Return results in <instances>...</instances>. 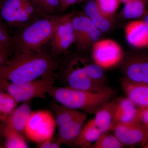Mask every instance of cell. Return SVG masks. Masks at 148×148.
Masks as SVG:
<instances>
[{
  "label": "cell",
  "instance_id": "cell-1",
  "mask_svg": "<svg viewBox=\"0 0 148 148\" xmlns=\"http://www.w3.org/2000/svg\"><path fill=\"white\" fill-rule=\"evenodd\" d=\"M59 69L56 58L49 51L14 53L0 71V80L20 84L55 74Z\"/></svg>",
  "mask_w": 148,
  "mask_h": 148
},
{
  "label": "cell",
  "instance_id": "cell-2",
  "mask_svg": "<svg viewBox=\"0 0 148 148\" xmlns=\"http://www.w3.org/2000/svg\"><path fill=\"white\" fill-rule=\"evenodd\" d=\"M61 15L43 16L21 29L12 38V54L39 53L49 41L57 28Z\"/></svg>",
  "mask_w": 148,
  "mask_h": 148
},
{
  "label": "cell",
  "instance_id": "cell-3",
  "mask_svg": "<svg viewBox=\"0 0 148 148\" xmlns=\"http://www.w3.org/2000/svg\"><path fill=\"white\" fill-rule=\"evenodd\" d=\"M48 94L61 105L92 114L95 113L104 103L110 101L114 92L108 87L101 91L93 92L53 86Z\"/></svg>",
  "mask_w": 148,
  "mask_h": 148
},
{
  "label": "cell",
  "instance_id": "cell-4",
  "mask_svg": "<svg viewBox=\"0 0 148 148\" xmlns=\"http://www.w3.org/2000/svg\"><path fill=\"white\" fill-rule=\"evenodd\" d=\"M42 16L30 0H3L0 5V21L8 29H21Z\"/></svg>",
  "mask_w": 148,
  "mask_h": 148
},
{
  "label": "cell",
  "instance_id": "cell-5",
  "mask_svg": "<svg viewBox=\"0 0 148 148\" xmlns=\"http://www.w3.org/2000/svg\"><path fill=\"white\" fill-rule=\"evenodd\" d=\"M55 79V74H53L23 83H13L0 80V89L7 92L18 103L34 98L45 99L54 85Z\"/></svg>",
  "mask_w": 148,
  "mask_h": 148
},
{
  "label": "cell",
  "instance_id": "cell-6",
  "mask_svg": "<svg viewBox=\"0 0 148 148\" xmlns=\"http://www.w3.org/2000/svg\"><path fill=\"white\" fill-rule=\"evenodd\" d=\"M56 126L55 118L49 111H32L24 135L32 142L39 144L53 138Z\"/></svg>",
  "mask_w": 148,
  "mask_h": 148
},
{
  "label": "cell",
  "instance_id": "cell-7",
  "mask_svg": "<svg viewBox=\"0 0 148 148\" xmlns=\"http://www.w3.org/2000/svg\"><path fill=\"white\" fill-rule=\"evenodd\" d=\"M74 36V44L79 51H84L92 47L98 41L102 33L94 27L83 12H74L72 17Z\"/></svg>",
  "mask_w": 148,
  "mask_h": 148
},
{
  "label": "cell",
  "instance_id": "cell-8",
  "mask_svg": "<svg viewBox=\"0 0 148 148\" xmlns=\"http://www.w3.org/2000/svg\"><path fill=\"white\" fill-rule=\"evenodd\" d=\"M92 47L93 61L103 69L115 67L124 60L122 48L113 40H98Z\"/></svg>",
  "mask_w": 148,
  "mask_h": 148
},
{
  "label": "cell",
  "instance_id": "cell-9",
  "mask_svg": "<svg viewBox=\"0 0 148 148\" xmlns=\"http://www.w3.org/2000/svg\"><path fill=\"white\" fill-rule=\"evenodd\" d=\"M64 71L68 87L78 89L97 92L108 87L92 81L85 71L82 57L76 56L68 62Z\"/></svg>",
  "mask_w": 148,
  "mask_h": 148
},
{
  "label": "cell",
  "instance_id": "cell-10",
  "mask_svg": "<svg viewBox=\"0 0 148 148\" xmlns=\"http://www.w3.org/2000/svg\"><path fill=\"white\" fill-rule=\"evenodd\" d=\"M74 12L61 15L57 28L49 42L51 54L56 58L66 54L74 44L72 17Z\"/></svg>",
  "mask_w": 148,
  "mask_h": 148
},
{
  "label": "cell",
  "instance_id": "cell-11",
  "mask_svg": "<svg viewBox=\"0 0 148 148\" xmlns=\"http://www.w3.org/2000/svg\"><path fill=\"white\" fill-rule=\"evenodd\" d=\"M122 71L123 77L130 82L148 84V55L143 52H133L125 60Z\"/></svg>",
  "mask_w": 148,
  "mask_h": 148
},
{
  "label": "cell",
  "instance_id": "cell-12",
  "mask_svg": "<svg viewBox=\"0 0 148 148\" xmlns=\"http://www.w3.org/2000/svg\"><path fill=\"white\" fill-rule=\"evenodd\" d=\"M111 131L124 146L141 145L143 147L148 142L147 132L138 122L117 123Z\"/></svg>",
  "mask_w": 148,
  "mask_h": 148
},
{
  "label": "cell",
  "instance_id": "cell-13",
  "mask_svg": "<svg viewBox=\"0 0 148 148\" xmlns=\"http://www.w3.org/2000/svg\"><path fill=\"white\" fill-rule=\"evenodd\" d=\"M124 32L126 41L132 47L139 49L148 47V27L142 19L130 21Z\"/></svg>",
  "mask_w": 148,
  "mask_h": 148
},
{
  "label": "cell",
  "instance_id": "cell-14",
  "mask_svg": "<svg viewBox=\"0 0 148 148\" xmlns=\"http://www.w3.org/2000/svg\"><path fill=\"white\" fill-rule=\"evenodd\" d=\"M120 82L126 97L137 108H148V84L134 83L123 77L121 78Z\"/></svg>",
  "mask_w": 148,
  "mask_h": 148
},
{
  "label": "cell",
  "instance_id": "cell-15",
  "mask_svg": "<svg viewBox=\"0 0 148 148\" xmlns=\"http://www.w3.org/2000/svg\"><path fill=\"white\" fill-rule=\"evenodd\" d=\"M86 118V114L82 112L78 116L70 122L58 127L57 138L63 145L68 146L73 145Z\"/></svg>",
  "mask_w": 148,
  "mask_h": 148
},
{
  "label": "cell",
  "instance_id": "cell-16",
  "mask_svg": "<svg viewBox=\"0 0 148 148\" xmlns=\"http://www.w3.org/2000/svg\"><path fill=\"white\" fill-rule=\"evenodd\" d=\"M138 113L139 108L127 97L118 99L111 130L117 123H129L138 122Z\"/></svg>",
  "mask_w": 148,
  "mask_h": 148
},
{
  "label": "cell",
  "instance_id": "cell-17",
  "mask_svg": "<svg viewBox=\"0 0 148 148\" xmlns=\"http://www.w3.org/2000/svg\"><path fill=\"white\" fill-rule=\"evenodd\" d=\"M32 112L29 104L24 103L14 109L1 123L24 136L26 124Z\"/></svg>",
  "mask_w": 148,
  "mask_h": 148
},
{
  "label": "cell",
  "instance_id": "cell-18",
  "mask_svg": "<svg viewBox=\"0 0 148 148\" xmlns=\"http://www.w3.org/2000/svg\"><path fill=\"white\" fill-rule=\"evenodd\" d=\"M117 105V100L108 101L101 106L94 113L95 117L93 119L95 124L103 132L112 130Z\"/></svg>",
  "mask_w": 148,
  "mask_h": 148
},
{
  "label": "cell",
  "instance_id": "cell-19",
  "mask_svg": "<svg viewBox=\"0 0 148 148\" xmlns=\"http://www.w3.org/2000/svg\"><path fill=\"white\" fill-rule=\"evenodd\" d=\"M83 13L90 19L92 25L101 33L111 29L112 19L108 18L99 10L95 0H89L84 6Z\"/></svg>",
  "mask_w": 148,
  "mask_h": 148
},
{
  "label": "cell",
  "instance_id": "cell-20",
  "mask_svg": "<svg viewBox=\"0 0 148 148\" xmlns=\"http://www.w3.org/2000/svg\"><path fill=\"white\" fill-rule=\"evenodd\" d=\"M103 132L96 126L92 119L83 126L72 146L82 148H90Z\"/></svg>",
  "mask_w": 148,
  "mask_h": 148
},
{
  "label": "cell",
  "instance_id": "cell-21",
  "mask_svg": "<svg viewBox=\"0 0 148 148\" xmlns=\"http://www.w3.org/2000/svg\"><path fill=\"white\" fill-rule=\"evenodd\" d=\"M0 131L5 138L4 148H29L23 135L11 129L2 123L0 125Z\"/></svg>",
  "mask_w": 148,
  "mask_h": 148
},
{
  "label": "cell",
  "instance_id": "cell-22",
  "mask_svg": "<svg viewBox=\"0 0 148 148\" xmlns=\"http://www.w3.org/2000/svg\"><path fill=\"white\" fill-rule=\"evenodd\" d=\"M51 108L55 114L54 118L58 127L70 122L82 113L58 103H52Z\"/></svg>",
  "mask_w": 148,
  "mask_h": 148
},
{
  "label": "cell",
  "instance_id": "cell-23",
  "mask_svg": "<svg viewBox=\"0 0 148 148\" xmlns=\"http://www.w3.org/2000/svg\"><path fill=\"white\" fill-rule=\"evenodd\" d=\"M147 4L143 0H128L124 3L122 15L126 19H141L147 9Z\"/></svg>",
  "mask_w": 148,
  "mask_h": 148
},
{
  "label": "cell",
  "instance_id": "cell-24",
  "mask_svg": "<svg viewBox=\"0 0 148 148\" xmlns=\"http://www.w3.org/2000/svg\"><path fill=\"white\" fill-rule=\"evenodd\" d=\"M82 62L85 71L92 81L102 85H105L106 77L104 69L95 62H91L82 58Z\"/></svg>",
  "mask_w": 148,
  "mask_h": 148
},
{
  "label": "cell",
  "instance_id": "cell-25",
  "mask_svg": "<svg viewBox=\"0 0 148 148\" xmlns=\"http://www.w3.org/2000/svg\"><path fill=\"white\" fill-rule=\"evenodd\" d=\"M42 16H52L61 12L60 0H30Z\"/></svg>",
  "mask_w": 148,
  "mask_h": 148
},
{
  "label": "cell",
  "instance_id": "cell-26",
  "mask_svg": "<svg viewBox=\"0 0 148 148\" xmlns=\"http://www.w3.org/2000/svg\"><path fill=\"white\" fill-rule=\"evenodd\" d=\"M18 104L11 95L0 89V119L2 122L16 108Z\"/></svg>",
  "mask_w": 148,
  "mask_h": 148
},
{
  "label": "cell",
  "instance_id": "cell-27",
  "mask_svg": "<svg viewBox=\"0 0 148 148\" xmlns=\"http://www.w3.org/2000/svg\"><path fill=\"white\" fill-rule=\"evenodd\" d=\"M103 132L90 148H121L124 145L114 134Z\"/></svg>",
  "mask_w": 148,
  "mask_h": 148
},
{
  "label": "cell",
  "instance_id": "cell-28",
  "mask_svg": "<svg viewBox=\"0 0 148 148\" xmlns=\"http://www.w3.org/2000/svg\"><path fill=\"white\" fill-rule=\"evenodd\" d=\"M99 10L106 16L112 19L119 7V0H95Z\"/></svg>",
  "mask_w": 148,
  "mask_h": 148
},
{
  "label": "cell",
  "instance_id": "cell-29",
  "mask_svg": "<svg viewBox=\"0 0 148 148\" xmlns=\"http://www.w3.org/2000/svg\"><path fill=\"white\" fill-rule=\"evenodd\" d=\"M12 38V36L10 33L8 28L0 21V49H11Z\"/></svg>",
  "mask_w": 148,
  "mask_h": 148
},
{
  "label": "cell",
  "instance_id": "cell-30",
  "mask_svg": "<svg viewBox=\"0 0 148 148\" xmlns=\"http://www.w3.org/2000/svg\"><path fill=\"white\" fill-rule=\"evenodd\" d=\"M138 121L145 130L148 138V108H139Z\"/></svg>",
  "mask_w": 148,
  "mask_h": 148
},
{
  "label": "cell",
  "instance_id": "cell-31",
  "mask_svg": "<svg viewBox=\"0 0 148 148\" xmlns=\"http://www.w3.org/2000/svg\"><path fill=\"white\" fill-rule=\"evenodd\" d=\"M63 144L58 138H52L46 141L37 144L36 148H61Z\"/></svg>",
  "mask_w": 148,
  "mask_h": 148
},
{
  "label": "cell",
  "instance_id": "cell-32",
  "mask_svg": "<svg viewBox=\"0 0 148 148\" xmlns=\"http://www.w3.org/2000/svg\"><path fill=\"white\" fill-rule=\"evenodd\" d=\"M11 49L10 48L0 49V71L6 61L12 55Z\"/></svg>",
  "mask_w": 148,
  "mask_h": 148
},
{
  "label": "cell",
  "instance_id": "cell-33",
  "mask_svg": "<svg viewBox=\"0 0 148 148\" xmlns=\"http://www.w3.org/2000/svg\"><path fill=\"white\" fill-rule=\"evenodd\" d=\"M83 1L84 0H61L60 1L61 12L63 11L71 6L76 4Z\"/></svg>",
  "mask_w": 148,
  "mask_h": 148
},
{
  "label": "cell",
  "instance_id": "cell-34",
  "mask_svg": "<svg viewBox=\"0 0 148 148\" xmlns=\"http://www.w3.org/2000/svg\"><path fill=\"white\" fill-rule=\"evenodd\" d=\"M141 19H142L145 22V23L148 27V9H147L145 13Z\"/></svg>",
  "mask_w": 148,
  "mask_h": 148
},
{
  "label": "cell",
  "instance_id": "cell-35",
  "mask_svg": "<svg viewBox=\"0 0 148 148\" xmlns=\"http://www.w3.org/2000/svg\"><path fill=\"white\" fill-rule=\"evenodd\" d=\"M128 1V0H119L121 3H126V2L127 1Z\"/></svg>",
  "mask_w": 148,
  "mask_h": 148
},
{
  "label": "cell",
  "instance_id": "cell-36",
  "mask_svg": "<svg viewBox=\"0 0 148 148\" xmlns=\"http://www.w3.org/2000/svg\"><path fill=\"white\" fill-rule=\"evenodd\" d=\"M4 148L3 145L1 143H0V148Z\"/></svg>",
  "mask_w": 148,
  "mask_h": 148
},
{
  "label": "cell",
  "instance_id": "cell-37",
  "mask_svg": "<svg viewBox=\"0 0 148 148\" xmlns=\"http://www.w3.org/2000/svg\"><path fill=\"white\" fill-rule=\"evenodd\" d=\"M143 1H145V2H146V3H148V0H143Z\"/></svg>",
  "mask_w": 148,
  "mask_h": 148
},
{
  "label": "cell",
  "instance_id": "cell-38",
  "mask_svg": "<svg viewBox=\"0 0 148 148\" xmlns=\"http://www.w3.org/2000/svg\"><path fill=\"white\" fill-rule=\"evenodd\" d=\"M3 0H0V5H1V3L2 2Z\"/></svg>",
  "mask_w": 148,
  "mask_h": 148
},
{
  "label": "cell",
  "instance_id": "cell-39",
  "mask_svg": "<svg viewBox=\"0 0 148 148\" xmlns=\"http://www.w3.org/2000/svg\"><path fill=\"white\" fill-rule=\"evenodd\" d=\"M2 121L1 120V119H0V125H1V123Z\"/></svg>",
  "mask_w": 148,
  "mask_h": 148
},
{
  "label": "cell",
  "instance_id": "cell-40",
  "mask_svg": "<svg viewBox=\"0 0 148 148\" xmlns=\"http://www.w3.org/2000/svg\"><path fill=\"white\" fill-rule=\"evenodd\" d=\"M61 0H60V1H61Z\"/></svg>",
  "mask_w": 148,
  "mask_h": 148
}]
</instances>
